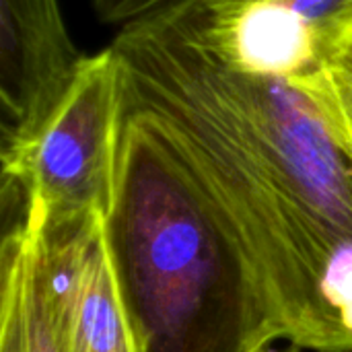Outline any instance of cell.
<instances>
[{"instance_id":"obj_1","label":"cell","mask_w":352,"mask_h":352,"mask_svg":"<svg viewBox=\"0 0 352 352\" xmlns=\"http://www.w3.org/2000/svg\"><path fill=\"white\" fill-rule=\"evenodd\" d=\"M126 101L169 134L297 349L352 352V167L299 87L217 62L177 6L111 41Z\"/></svg>"},{"instance_id":"obj_2","label":"cell","mask_w":352,"mask_h":352,"mask_svg":"<svg viewBox=\"0 0 352 352\" xmlns=\"http://www.w3.org/2000/svg\"><path fill=\"white\" fill-rule=\"evenodd\" d=\"M107 233L140 352H268L287 340L237 235L163 126L126 97Z\"/></svg>"},{"instance_id":"obj_3","label":"cell","mask_w":352,"mask_h":352,"mask_svg":"<svg viewBox=\"0 0 352 352\" xmlns=\"http://www.w3.org/2000/svg\"><path fill=\"white\" fill-rule=\"evenodd\" d=\"M122 118V62L109 45L85 56L64 97L25 142L2 151L4 186L21 210L107 217L118 190Z\"/></svg>"},{"instance_id":"obj_4","label":"cell","mask_w":352,"mask_h":352,"mask_svg":"<svg viewBox=\"0 0 352 352\" xmlns=\"http://www.w3.org/2000/svg\"><path fill=\"white\" fill-rule=\"evenodd\" d=\"M41 301L62 352H140L130 322L107 217L87 212L50 219L21 210Z\"/></svg>"},{"instance_id":"obj_5","label":"cell","mask_w":352,"mask_h":352,"mask_svg":"<svg viewBox=\"0 0 352 352\" xmlns=\"http://www.w3.org/2000/svg\"><path fill=\"white\" fill-rule=\"evenodd\" d=\"M192 37L241 74L299 85L352 39V0H182Z\"/></svg>"},{"instance_id":"obj_6","label":"cell","mask_w":352,"mask_h":352,"mask_svg":"<svg viewBox=\"0 0 352 352\" xmlns=\"http://www.w3.org/2000/svg\"><path fill=\"white\" fill-rule=\"evenodd\" d=\"M82 60L58 0H0L2 151L25 142L43 124Z\"/></svg>"},{"instance_id":"obj_7","label":"cell","mask_w":352,"mask_h":352,"mask_svg":"<svg viewBox=\"0 0 352 352\" xmlns=\"http://www.w3.org/2000/svg\"><path fill=\"white\" fill-rule=\"evenodd\" d=\"M0 268V352H62L41 301L29 235L21 223L4 237Z\"/></svg>"},{"instance_id":"obj_8","label":"cell","mask_w":352,"mask_h":352,"mask_svg":"<svg viewBox=\"0 0 352 352\" xmlns=\"http://www.w3.org/2000/svg\"><path fill=\"white\" fill-rule=\"evenodd\" d=\"M295 87L316 103L352 167V39L320 72Z\"/></svg>"},{"instance_id":"obj_9","label":"cell","mask_w":352,"mask_h":352,"mask_svg":"<svg viewBox=\"0 0 352 352\" xmlns=\"http://www.w3.org/2000/svg\"><path fill=\"white\" fill-rule=\"evenodd\" d=\"M182 0H93L95 12L103 23L111 25H130L153 16Z\"/></svg>"},{"instance_id":"obj_10","label":"cell","mask_w":352,"mask_h":352,"mask_svg":"<svg viewBox=\"0 0 352 352\" xmlns=\"http://www.w3.org/2000/svg\"><path fill=\"white\" fill-rule=\"evenodd\" d=\"M268 352H299V351H276V349L272 346V349H270V351H268Z\"/></svg>"}]
</instances>
